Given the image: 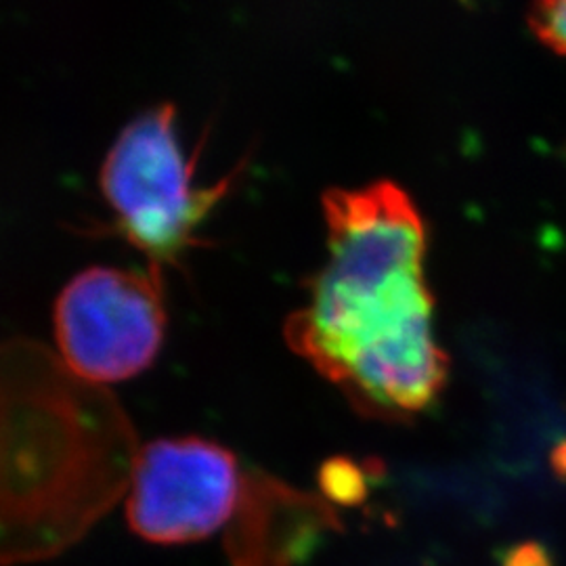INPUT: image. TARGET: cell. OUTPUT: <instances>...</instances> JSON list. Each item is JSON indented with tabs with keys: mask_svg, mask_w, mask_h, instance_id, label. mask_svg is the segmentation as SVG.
Listing matches in <instances>:
<instances>
[{
	"mask_svg": "<svg viewBox=\"0 0 566 566\" xmlns=\"http://www.w3.org/2000/svg\"><path fill=\"white\" fill-rule=\"evenodd\" d=\"M324 210L329 256L285 338L361 411L405 420L434 403L447 380L422 217L392 182L332 189Z\"/></svg>",
	"mask_w": 566,
	"mask_h": 566,
	"instance_id": "6da1fadb",
	"label": "cell"
},
{
	"mask_svg": "<svg viewBox=\"0 0 566 566\" xmlns=\"http://www.w3.org/2000/svg\"><path fill=\"white\" fill-rule=\"evenodd\" d=\"M118 397L30 338L0 343V566L57 558L128 493L139 453Z\"/></svg>",
	"mask_w": 566,
	"mask_h": 566,
	"instance_id": "7a4b0ae2",
	"label": "cell"
},
{
	"mask_svg": "<svg viewBox=\"0 0 566 566\" xmlns=\"http://www.w3.org/2000/svg\"><path fill=\"white\" fill-rule=\"evenodd\" d=\"M233 175L200 187L196 163L185 156L177 107L160 103L122 128L103 160L99 185L122 238L164 275L200 245L198 231L229 191Z\"/></svg>",
	"mask_w": 566,
	"mask_h": 566,
	"instance_id": "3957f363",
	"label": "cell"
},
{
	"mask_svg": "<svg viewBox=\"0 0 566 566\" xmlns=\"http://www.w3.org/2000/svg\"><path fill=\"white\" fill-rule=\"evenodd\" d=\"M53 324L60 357L74 374L102 386L128 380L163 348L164 275L84 269L61 290Z\"/></svg>",
	"mask_w": 566,
	"mask_h": 566,
	"instance_id": "277c9868",
	"label": "cell"
},
{
	"mask_svg": "<svg viewBox=\"0 0 566 566\" xmlns=\"http://www.w3.org/2000/svg\"><path fill=\"white\" fill-rule=\"evenodd\" d=\"M238 455L200 437L143 446L128 485V528L154 546L198 544L231 523L242 497Z\"/></svg>",
	"mask_w": 566,
	"mask_h": 566,
	"instance_id": "5b68a950",
	"label": "cell"
},
{
	"mask_svg": "<svg viewBox=\"0 0 566 566\" xmlns=\"http://www.w3.org/2000/svg\"><path fill=\"white\" fill-rule=\"evenodd\" d=\"M343 528L332 504L264 470H245L242 497L224 528L231 566H301Z\"/></svg>",
	"mask_w": 566,
	"mask_h": 566,
	"instance_id": "8992f818",
	"label": "cell"
},
{
	"mask_svg": "<svg viewBox=\"0 0 566 566\" xmlns=\"http://www.w3.org/2000/svg\"><path fill=\"white\" fill-rule=\"evenodd\" d=\"M319 486L325 500L338 506H359L369 493L364 470L350 460L334 458L319 472Z\"/></svg>",
	"mask_w": 566,
	"mask_h": 566,
	"instance_id": "52a82bcc",
	"label": "cell"
},
{
	"mask_svg": "<svg viewBox=\"0 0 566 566\" xmlns=\"http://www.w3.org/2000/svg\"><path fill=\"white\" fill-rule=\"evenodd\" d=\"M528 23L549 49L566 53V0L535 4L528 13Z\"/></svg>",
	"mask_w": 566,
	"mask_h": 566,
	"instance_id": "ba28073f",
	"label": "cell"
},
{
	"mask_svg": "<svg viewBox=\"0 0 566 566\" xmlns=\"http://www.w3.org/2000/svg\"><path fill=\"white\" fill-rule=\"evenodd\" d=\"M502 566H556V563L542 544L523 542L507 547L502 554Z\"/></svg>",
	"mask_w": 566,
	"mask_h": 566,
	"instance_id": "9c48e42d",
	"label": "cell"
}]
</instances>
